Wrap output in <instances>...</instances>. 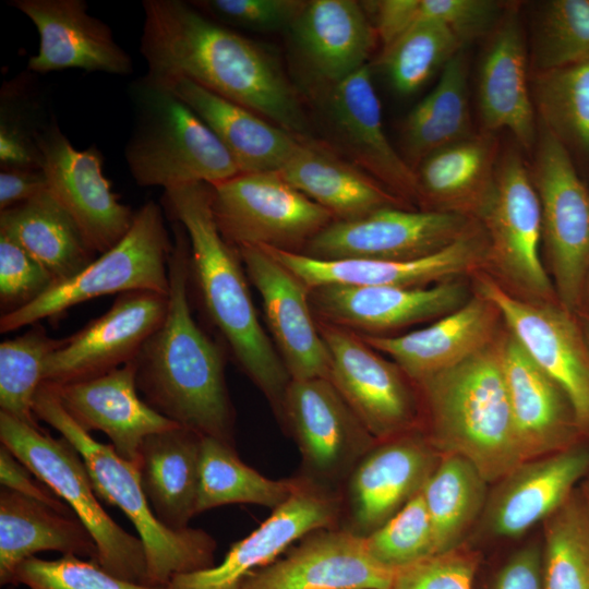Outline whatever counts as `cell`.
Returning <instances> with one entry per match:
<instances>
[{
  "label": "cell",
  "mask_w": 589,
  "mask_h": 589,
  "mask_svg": "<svg viewBox=\"0 0 589 589\" xmlns=\"http://www.w3.org/2000/svg\"><path fill=\"white\" fill-rule=\"evenodd\" d=\"M533 183L540 200L542 241L562 308L580 301L589 274V190L572 155L541 125L536 142Z\"/></svg>",
  "instance_id": "obj_11"
},
{
  "label": "cell",
  "mask_w": 589,
  "mask_h": 589,
  "mask_svg": "<svg viewBox=\"0 0 589 589\" xmlns=\"http://www.w3.org/2000/svg\"><path fill=\"white\" fill-rule=\"evenodd\" d=\"M441 456L420 429L376 442L340 491L339 528L373 533L422 490Z\"/></svg>",
  "instance_id": "obj_16"
},
{
  "label": "cell",
  "mask_w": 589,
  "mask_h": 589,
  "mask_svg": "<svg viewBox=\"0 0 589 589\" xmlns=\"http://www.w3.org/2000/svg\"><path fill=\"white\" fill-rule=\"evenodd\" d=\"M161 207L185 229L190 277L209 321L279 419L291 377L259 321L239 251L216 225L211 185L194 182L164 190Z\"/></svg>",
  "instance_id": "obj_3"
},
{
  "label": "cell",
  "mask_w": 589,
  "mask_h": 589,
  "mask_svg": "<svg viewBox=\"0 0 589 589\" xmlns=\"http://www.w3.org/2000/svg\"><path fill=\"white\" fill-rule=\"evenodd\" d=\"M466 300L464 285L453 279L425 287L323 285L310 289L316 320L359 335H376L444 316Z\"/></svg>",
  "instance_id": "obj_23"
},
{
  "label": "cell",
  "mask_w": 589,
  "mask_h": 589,
  "mask_svg": "<svg viewBox=\"0 0 589 589\" xmlns=\"http://www.w3.org/2000/svg\"><path fill=\"white\" fill-rule=\"evenodd\" d=\"M140 51L159 84L188 79L310 140L301 99L277 58L191 2L144 0Z\"/></svg>",
  "instance_id": "obj_1"
},
{
  "label": "cell",
  "mask_w": 589,
  "mask_h": 589,
  "mask_svg": "<svg viewBox=\"0 0 589 589\" xmlns=\"http://www.w3.org/2000/svg\"><path fill=\"white\" fill-rule=\"evenodd\" d=\"M324 112L340 154L404 203H420L414 169L390 144L369 65L327 88Z\"/></svg>",
  "instance_id": "obj_20"
},
{
  "label": "cell",
  "mask_w": 589,
  "mask_h": 589,
  "mask_svg": "<svg viewBox=\"0 0 589 589\" xmlns=\"http://www.w3.org/2000/svg\"><path fill=\"white\" fill-rule=\"evenodd\" d=\"M316 321L329 354L327 378L370 434L380 442L419 430V404L405 372L359 334Z\"/></svg>",
  "instance_id": "obj_13"
},
{
  "label": "cell",
  "mask_w": 589,
  "mask_h": 589,
  "mask_svg": "<svg viewBox=\"0 0 589 589\" xmlns=\"http://www.w3.org/2000/svg\"><path fill=\"white\" fill-rule=\"evenodd\" d=\"M48 190L41 168H1L0 212L25 203Z\"/></svg>",
  "instance_id": "obj_56"
},
{
  "label": "cell",
  "mask_w": 589,
  "mask_h": 589,
  "mask_svg": "<svg viewBox=\"0 0 589 589\" xmlns=\"http://www.w3.org/2000/svg\"><path fill=\"white\" fill-rule=\"evenodd\" d=\"M586 287H587V290H588V293H589V274H588V277H587Z\"/></svg>",
  "instance_id": "obj_58"
},
{
  "label": "cell",
  "mask_w": 589,
  "mask_h": 589,
  "mask_svg": "<svg viewBox=\"0 0 589 589\" xmlns=\"http://www.w3.org/2000/svg\"><path fill=\"white\" fill-rule=\"evenodd\" d=\"M278 172L335 220H354L380 208L404 205L371 176L314 139L302 140Z\"/></svg>",
  "instance_id": "obj_33"
},
{
  "label": "cell",
  "mask_w": 589,
  "mask_h": 589,
  "mask_svg": "<svg viewBox=\"0 0 589 589\" xmlns=\"http://www.w3.org/2000/svg\"><path fill=\"white\" fill-rule=\"evenodd\" d=\"M55 551L97 561L95 541L75 515L7 488L0 490V585L15 586L19 566L36 553Z\"/></svg>",
  "instance_id": "obj_34"
},
{
  "label": "cell",
  "mask_w": 589,
  "mask_h": 589,
  "mask_svg": "<svg viewBox=\"0 0 589 589\" xmlns=\"http://www.w3.org/2000/svg\"><path fill=\"white\" fill-rule=\"evenodd\" d=\"M0 233L40 264L56 284L72 278L95 260L96 253L77 225L48 190L0 212Z\"/></svg>",
  "instance_id": "obj_37"
},
{
  "label": "cell",
  "mask_w": 589,
  "mask_h": 589,
  "mask_svg": "<svg viewBox=\"0 0 589 589\" xmlns=\"http://www.w3.org/2000/svg\"><path fill=\"white\" fill-rule=\"evenodd\" d=\"M541 125L569 152L589 159V56L537 72L532 84Z\"/></svg>",
  "instance_id": "obj_41"
},
{
  "label": "cell",
  "mask_w": 589,
  "mask_h": 589,
  "mask_svg": "<svg viewBox=\"0 0 589 589\" xmlns=\"http://www.w3.org/2000/svg\"><path fill=\"white\" fill-rule=\"evenodd\" d=\"M51 275L21 247L0 233L1 315L35 301L55 285Z\"/></svg>",
  "instance_id": "obj_51"
},
{
  "label": "cell",
  "mask_w": 589,
  "mask_h": 589,
  "mask_svg": "<svg viewBox=\"0 0 589 589\" xmlns=\"http://www.w3.org/2000/svg\"><path fill=\"white\" fill-rule=\"evenodd\" d=\"M472 135L468 64L461 49L444 65L435 87L404 120L401 155L416 170L433 152Z\"/></svg>",
  "instance_id": "obj_38"
},
{
  "label": "cell",
  "mask_w": 589,
  "mask_h": 589,
  "mask_svg": "<svg viewBox=\"0 0 589 589\" xmlns=\"http://www.w3.org/2000/svg\"><path fill=\"white\" fill-rule=\"evenodd\" d=\"M296 51L326 89L368 65L377 36L362 3L311 0L289 28Z\"/></svg>",
  "instance_id": "obj_28"
},
{
  "label": "cell",
  "mask_w": 589,
  "mask_h": 589,
  "mask_svg": "<svg viewBox=\"0 0 589 589\" xmlns=\"http://www.w3.org/2000/svg\"><path fill=\"white\" fill-rule=\"evenodd\" d=\"M53 386L83 430L105 433L117 454L134 465L147 436L179 425L140 397L134 361L93 378Z\"/></svg>",
  "instance_id": "obj_25"
},
{
  "label": "cell",
  "mask_w": 589,
  "mask_h": 589,
  "mask_svg": "<svg viewBox=\"0 0 589 589\" xmlns=\"http://www.w3.org/2000/svg\"><path fill=\"white\" fill-rule=\"evenodd\" d=\"M364 539L370 555L394 570L436 554L433 528L422 492Z\"/></svg>",
  "instance_id": "obj_46"
},
{
  "label": "cell",
  "mask_w": 589,
  "mask_h": 589,
  "mask_svg": "<svg viewBox=\"0 0 589 589\" xmlns=\"http://www.w3.org/2000/svg\"><path fill=\"white\" fill-rule=\"evenodd\" d=\"M202 436L178 425L147 436L137 459L143 491L156 517L183 530L195 513Z\"/></svg>",
  "instance_id": "obj_35"
},
{
  "label": "cell",
  "mask_w": 589,
  "mask_h": 589,
  "mask_svg": "<svg viewBox=\"0 0 589 589\" xmlns=\"http://www.w3.org/2000/svg\"><path fill=\"white\" fill-rule=\"evenodd\" d=\"M300 484L297 476L274 480L245 465L235 445L202 436L196 515L229 504H254L276 509Z\"/></svg>",
  "instance_id": "obj_39"
},
{
  "label": "cell",
  "mask_w": 589,
  "mask_h": 589,
  "mask_svg": "<svg viewBox=\"0 0 589 589\" xmlns=\"http://www.w3.org/2000/svg\"><path fill=\"white\" fill-rule=\"evenodd\" d=\"M464 44L444 24L419 20L390 46L382 49L380 65L394 89L410 95L461 49Z\"/></svg>",
  "instance_id": "obj_43"
},
{
  "label": "cell",
  "mask_w": 589,
  "mask_h": 589,
  "mask_svg": "<svg viewBox=\"0 0 589 589\" xmlns=\"http://www.w3.org/2000/svg\"><path fill=\"white\" fill-rule=\"evenodd\" d=\"M486 480L466 458L442 455L421 492L436 554L461 545V538L486 503Z\"/></svg>",
  "instance_id": "obj_40"
},
{
  "label": "cell",
  "mask_w": 589,
  "mask_h": 589,
  "mask_svg": "<svg viewBox=\"0 0 589 589\" xmlns=\"http://www.w3.org/2000/svg\"><path fill=\"white\" fill-rule=\"evenodd\" d=\"M171 230L168 310L133 360L136 386L158 413L201 435L235 445V412L224 352L193 317L189 239L181 224L171 221Z\"/></svg>",
  "instance_id": "obj_2"
},
{
  "label": "cell",
  "mask_w": 589,
  "mask_h": 589,
  "mask_svg": "<svg viewBox=\"0 0 589 589\" xmlns=\"http://www.w3.org/2000/svg\"><path fill=\"white\" fill-rule=\"evenodd\" d=\"M33 411L75 447L98 496L117 506L134 526L145 550L146 585L167 587L177 575L215 565L216 540L202 529L166 527L143 491L137 466L120 457L111 444L100 443L83 430L62 406L53 385H40Z\"/></svg>",
  "instance_id": "obj_5"
},
{
  "label": "cell",
  "mask_w": 589,
  "mask_h": 589,
  "mask_svg": "<svg viewBox=\"0 0 589 589\" xmlns=\"http://www.w3.org/2000/svg\"><path fill=\"white\" fill-rule=\"evenodd\" d=\"M131 95L135 124L124 156L139 185H212L240 173L214 132L168 86L143 76Z\"/></svg>",
  "instance_id": "obj_6"
},
{
  "label": "cell",
  "mask_w": 589,
  "mask_h": 589,
  "mask_svg": "<svg viewBox=\"0 0 589 589\" xmlns=\"http://www.w3.org/2000/svg\"><path fill=\"white\" fill-rule=\"evenodd\" d=\"M168 294L130 291L118 294L110 309L91 321L46 360L44 382L64 385L85 381L133 361L163 323Z\"/></svg>",
  "instance_id": "obj_18"
},
{
  "label": "cell",
  "mask_w": 589,
  "mask_h": 589,
  "mask_svg": "<svg viewBox=\"0 0 589 589\" xmlns=\"http://www.w3.org/2000/svg\"><path fill=\"white\" fill-rule=\"evenodd\" d=\"M468 225L456 212L384 207L359 219L334 220L300 253L318 261L416 260L462 237Z\"/></svg>",
  "instance_id": "obj_14"
},
{
  "label": "cell",
  "mask_w": 589,
  "mask_h": 589,
  "mask_svg": "<svg viewBox=\"0 0 589 589\" xmlns=\"http://www.w3.org/2000/svg\"><path fill=\"white\" fill-rule=\"evenodd\" d=\"M362 5L366 13H373L372 25L382 49L390 46L419 21V0L365 1Z\"/></svg>",
  "instance_id": "obj_54"
},
{
  "label": "cell",
  "mask_w": 589,
  "mask_h": 589,
  "mask_svg": "<svg viewBox=\"0 0 589 589\" xmlns=\"http://www.w3.org/2000/svg\"><path fill=\"white\" fill-rule=\"evenodd\" d=\"M589 469V449L573 447L527 460L500 480L489 506V530L515 538L555 513Z\"/></svg>",
  "instance_id": "obj_29"
},
{
  "label": "cell",
  "mask_w": 589,
  "mask_h": 589,
  "mask_svg": "<svg viewBox=\"0 0 589 589\" xmlns=\"http://www.w3.org/2000/svg\"><path fill=\"white\" fill-rule=\"evenodd\" d=\"M477 215L486 231L488 255L498 272L532 298L551 300L554 289L540 259V200L516 151L498 159L493 187Z\"/></svg>",
  "instance_id": "obj_12"
},
{
  "label": "cell",
  "mask_w": 589,
  "mask_h": 589,
  "mask_svg": "<svg viewBox=\"0 0 589 589\" xmlns=\"http://www.w3.org/2000/svg\"><path fill=\"white\" fill-rule=\"evenodd\" d=\"M396 573L370 555L364 538L322 528L253 572L241 589H389Z\"/></svg>",
  "instance_id": "obj_22"
},
{
  "label": "cell",
  "mask_w": 589,
  "mask_h": 589,
  "mask_svg": "<svg viewBox=\"0 0 589 589\" xmlns=\"http://www.w3.org/2000/svg\"><path fill=\"white\" fill-rule=\"evenodd\" d=\"M537 72L557 69L589 56V0H550L541 5L532 37Z\"/></svg>",
  "instance_id": "obj_45"
},
{
  "label": "cell",
  "mask_w": 589,
  "mask_h": 589,
  "mask_svg": "<svg viewBox=\"0 0 589 589\" xmlns=\"http://www.w3.org/2000/svg\"><path fill=\"white\" fill-rule=\"evenodd\" d=\"M173 241L163 207L151 201L136 213L125 236L72 278L53 285L26 306L2 314L0 332L10 333L53 318L91 299L130 291L168 294Z\"/></svg>",
  "instance_id": "obj_8"
},
{
  "label": "cell",
  "mask_w": 589,
  "mask_h": 589,
  "mask_svg": "<svg viewBox=\"0 0 589 589\" xmlns=\"http://www.w3.org/2000/svg\"><path fill=\"white\" fill-rule=\"evenodd\" d=\"M166 86L214 132L240 173L279 171L304 140L191 80L178 79Z\"/></svg>",
  "instance_id": "obj_32"
},
{
  "label": "cell",
  "mask_w": 589,
  "mask_h": 589,
  "mask_svg": "<svg viewBox=\"0 0 589 589\" xmlns=\"http://www.w3.org/2000/svg\"><path fill=\"white\" fill-rule=\"evenodd\" d=\"M478 289L532 360L563 390L577 428L588 429L589 348L569 312L553 304L524 301L488 277L478 278Z\"/></svg>",
  "instance_id": "obj_17"
},
{
  "label": "cell",
  "mask_w": 589,
  "mask_h": 589,
  "mask_svg": "<svg viewBox=\"0 0 589 589\" xmlns=\"http://www.w3.org/2000/svg\"><path fill=\"white\" fill-rule=\"evenodd\" d=\"M497 155L496 139L488 132L433 152L414 170L420 204L432 205L430 211L477 214L493 187Z\"/></svg>",
  "instance_id": "obj_36"
},
{
  "label": "cell",
  "mask_w": 589,
  "mask_h": 589,
  "mask_svg": "<svg viewBox=\"0 0 589 589\" xmlns=\"http://www.w3.org/2000/svg\"><path fill=\"white\" fill-rule=\"evenodd\" d=\"M0 482L3 488L45 503L63 514L74 515L44 481L3 445H0Z\"/></svg>",
  "instance_id": "obj_53"
},
{
  "label": "cell",
  "mask_w": 589,
  "mask_h": 589,
  "mask_svg": "<svg viewBox=\"0 0 589 589\" xmlns=\"http://www.w3.org/2000/svg\"><path fill=\"white\" fill-rule=\"evenodd\" d=\"M296 274L310 289L323 285L359 287H425L474 266L482 243L467 232L442 250L407 261H318L301 253L261 247Z\"/></svg>",
  "instance_id": "obj_26"
},
{
  "label": "cell",
  "mask_w": 589,
  "mask_h": 589,
  "mask_svg": "<svg viewBox=\"0 0 589 589\" xmlns=\"http://www.w3.org/2000/svg\"><path fill=\"white\" fill-rule=\"evenodd\" d=\"M490 589H543L541 548L529 544L510 555L494 574Z\"/></svg>",
  "instance_id": "obj_55"
},
{
  "label": "cell",
  "mask_w": 589,
  "mask_h": 589,
  "mask_svg": "<svg viewBox=\"0 0 589 589\" xmlns=\"http://www.w3.org/2000/svg\"><path fill=\"white\" fill-rule=\"evenodd\" d=\"M413 384L426 412V432L421 431L441 455L466 458L486 482L500 481L526 461L498 346Z\"/></svg>",
  "instance_id": "obj_4"
},
{
  "label": "cell",
  "mask_w": 589,
  "mask_h": 589,
  "mask_svg": "<svg viewBox=\"0 0 589 589\" xmlns=\"http://www.w3.org/2000/svg\"><path fill=\"white\" fill-rule=\"evenodd\" d=\"M588 510H589V506H587Z\"/></svg>",
  "instance_id": "obj_59"
},
{
  "label": "cell",
  "mask_w": 589,
  "mask_h": 589,
  "mask_svg": "<svg viewBox=\"0 0 589 589\" xmlns=\"http://www.w3.org/2000/svg\"><path fill=\"white\" fill-rule=\"evenodd\" d=\"M496 309L481 296L433 324L400 336L360 335L413 382L449 369L490 345Z\"/></svg>",
  "instance_id": "obj_31"
},
{
  "label": "cell",
  "mask_w": 589,
  "mask_h": 589,
  "mask_svg": "<svg viewBox=\"0 0 589 589\" xmlns=\"http://www.w3.org/2000/svg\"><path fill=\"white\" fill-rule=\"evenodd\" d=\"M527 57L518 11L512 7L502 15L482 57L478 101L485 132L506 129L529 151L536 146L538 129Z\"/></svg>",
  "instance_id": "obj_27"
},
{
  "label": "cell",
  "mask_w": 589,
  "mask_h": 589,
  "mask_svg": "<svg viewBox=\"0 0 589 589\" xmlns=\"http://www.w3.org/2000/svg\"><path fill=\"white\" fill-rule=\"evenodd\" d=\"M27 589H168L121 579L104 569L96 560L62 555L57 560L33 556L15 574V586Z\"/></svg>",
  "instance_id": "obj_48"
},
{
  "label": "cell",
  "mask_w": 589,
  "mask_h": 589,
  "mask_svg": "<svg viewBox=\"0 0 589 589\" xmlns=\"http://www.w3.org/2000/svg\"><path fill=\"white\" fill-rule=\"evenodd\" d=\"M0 441L85 526L95 541L97 562L104 569L121 579L146 585V555L140 537L125 531L104 509L86 465L72 444L2 411Z\"/></svg>",
  "instance_id": "obj_7"
},
{
  "label": "cell",
  "mask_w": 589,
  "mask_h": 589,
  "mask_svg": "<svg viewBox=\"0 0 589 589\" xmlns=\"http://www.w3.org/2000/svg\"><path fill=\"white\" fill-rule=\"evenodd\" d=\"M63 342L37 323L0 344V411L41 429L33 411L34 397L44 383L47 358Z\"/></svg>",
  "instance_id": "obj_42"
},
{
  "label": "cell",
  "mask_w": 589,
  "mask_h": 589,
  "mask_svg": "<svg viewBox=\"0 0 589 589\" xmlns=\"http://www.w3.org/2000/svg\"><path fill=\"white\" fill-rule=\"evenodd\" d=\"M278 420L301 456L296 476L334 494L340 495L353 468L378 442L327 377L291 380Z\"/></svg>",
  "instance_id": "obj_10"
},
{
  "label": "cell",
  "mask_w": 589,
  "mask_h": 589,
  "mask_svg": "<svg viewBox=\"0 0 589 589\" xmlns=\"http://www.w3.org/2000/svg\"><path fill=\"white\" fill-rule=\"evenodd\" d=\"M586 335H587V346L589 348V323L587 325V332H586Z\"/></svg>",
  "instance_id": "obj_57"
},
{
  "label": "cell",
  "mask_w": 589,
  "mask_h": 589,
  "mask_svg": "<svg viewBox=\"0 0 589 589\" xmlns=\"http://www.w3.org/2000/svg\"><path fill=\"white\" fill-rule=\"evenodd\" d=\"M36 142L50 194L95 253L111 249L129 231L135 213L112 192L100 152L94 145L75 148L55 120L40 130Z\"/></svg>",
  "instance_id": "obj_15"
},
{
  "label": "cell",
  "mask_w": 589,
  "mask_h": 589,
  "mask_svg": "<svg viewBox=\"0 0 589 589\" xmlns=\"http://www.w3.org/2000/svg\"><path fill=\"white\" fill-rule=\"evenodd\" d=\"M10 5L25 14L39 35V49L28 59V71L132 72L129 53L116 43L109 26L88 13L84 0H13Z\"/></svg>",
  "instance_id": "obj_24"
},
{
  "label": "cell",
  "mask_w": 589,
  "mask_h": 589,
  "mask_svg": "<svg viewBox=\"0 0 589 589\" xmlns=\"http://www.w3.org/2000/svg\"><path fill=\"white\" fill-rule=\"evenodd\" d=\"M259 291L271 339L291 380L327 377L329 354L310 303V288L261 247L237 248Z\"/></svg>",
  "instance_id": "obj_21"
},
{
  "label": "cell",
  "mask_w": 589,
  "mask_h": 589,
  "mask_svg": "<svg viewBox=\"0 0 589 589\" xmlns=\"http://www.w3.org/2000/svg\"><path fill=\"white\" fill-rule=\"evenodd\" d=\"M480 555L459 545L398 569L389 589H473Z\"/></svg>",
  "instance_id": "obj_49"
},
{
  "label": "cell",
  "mask_w": 589,
  "mask_h": 589,
  "mask_svg": "<svg viewBox=\"0 0 589 589\" xmlns=\"http://www.w3.org/2000/svg\"><path fill=\"white\" fill-rule=\"evenodd\" d=\"M211 191L216 225L235 248L253 245L300 253L335 220L278 171L238 173L212 184Z\"/></svg>",
  "instance_id": "obj_9"
},
{
  "label": "cell",
  "mask_w": 589,
  "mask_h": 589,
  "mask_svg": "<svg viewBox=\"0 0 589 589\" xmlns=\"http://www.w3.org/2000/svg\"><path fill=\"white\" fill-rule=\"evenodd\" d=\"M28 79L3 84L0 106L1 168H41L37 135L48 122H40L39 103L32 95Z\"/></svg>",
  "instance_id": "obj_47"
},
{
  "label": "cell",
  "mask_w": 589,
  "mask_h": 589,
  "mask_svg": "<svg viewBox=\"0 0 589 589\" xmlns=\"http://www.w3.org/2000/svg\"><path fill=\"white\" fill-rule=\"evenodd\" d=\"M300 484L287 502L247 537L233 542L219 564L175 576L168 589H241L259 568L283 555L313 530L339 528L341 498L308 484Z\"/></svg>",
  "instance_id": "obj_19"
},
{
  "label": "cell",
  "mask_w": 589,
  "mask_h": 589,
  "mask_svg": "<svg viewBox=\"0 0 589 589\" xmlns=\"http://www.w3.org/2000/svg\"><path fill=\"white\" fill-rule=\"evenodd\" d=\"M418 14L446 25L466 45L493 31L504 12L491 0H419Z\"/></svg>",
  "instance_id": "obj_52"
},
{
  "label": "cell",
  "mask_w": 589,
  "mask_h": 589,
  "mask_svg": "<svg viewBox=\"0 0 589 589\" xmlns=\"http://www.w3.org/2000/svg\"><path fill=\"white\" fill-rule=\"evenodd\" d=\"M543 589H589V510L569 498L544 526Z\"/></svg>",
  "instance_id": "obj_44"
},
{
  "label": "cell",
  "mask_w": 589,
  "mask_h": 589,
  "mask_svg": "<svg viewBox=\"0 0 589 589\" xmlns=\"http://www.w3.org/2000/svg\"><path fill=\"white\" fill-rule=\"evenodd\" d=\"M498 350L525 460L565 449L577 424L563 390L510 333Z\"/></svg>",
  "instance_id": "obj_30"
},
{
  "label": "cell",
  "mask_w": 589,
  "mask_h": 589,
  "mask_svg": "<svg viewBox=\"0 0 589 589\" xmlns=\"http://www.w3.org/2000/svg\"><path fill=\"white\" fill-rule=\"evenodd\" d=\"M220 24L256 32L288 29L303 10L301 0H206L191 2Z\"/></svg>",
  "instance_id": "obj_50"
}]
</instances>
